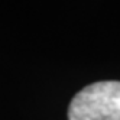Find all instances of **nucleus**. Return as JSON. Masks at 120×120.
Returning a JSON list of instances; mask_svg holds the SVG:
<instances>
[{"label":"nucleus","mask_w":120,"mask_h":120,"mask_svg":"<svg viewBox=\"0 0 120 120\" xmlns=\"http://www.w3.org/2000/svg\"><path fill=\"white\" fill-rule=\"evenodd\" d=\"M68 120H120V81L84 87L70 103Z\"/></svg>","instance_id":"f257e3e1"}]
</instances>
